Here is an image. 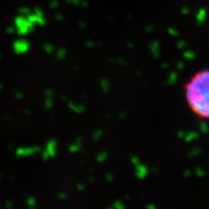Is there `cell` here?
<instances>
[{
	"label": "cell",
	"instance_id": "obj_1",
	"mask_svg": "<svg viewBox=\"0 0 209 209\" xmlns=\"http://www.w3.org/2000/svg\"><path fill=\"white\" fill-rule=\"evenodd\" d=\"M188 108L196 117L209 120V68L196 72L184 85Z\"/></svg>",
	"mask_w": 209,
	"mask_h": 209
}]
</instances>
